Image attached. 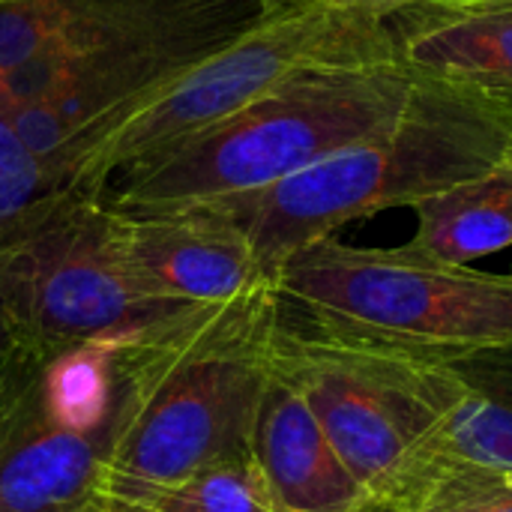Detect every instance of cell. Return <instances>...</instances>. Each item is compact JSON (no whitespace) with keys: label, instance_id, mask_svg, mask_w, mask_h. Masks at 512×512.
<instances>
[{"label":"cell","instance_id":"6da1fadb","mask_svg":"<svg viewBox=\"0 0 512 512\" xmlns=\"http://www.w3.org/2000/svg\"><path fill=\"white\" fill-rule=\"evenodd\" d=\"M273 288L186 309L114 351L117 408L99 477V507L132 504L198 471L252 456L270 378Z\"/></svg>","mask_w":512,"mask_h":512},{"label":"cell","instance_id":"7a4b0ae2","mask_svg":"<svg viewBox=\"0 0 512 512\" xmlns=\"http://www.w3.org/2000/svg\"><path fill=\"white\" fill-rule=\"evenodd\" d=\"M512 108L471 87L417 72L399 123L267 189L198 204L228 219L273 285L297 252L393 207H414L507 159ZM192 210V207H189Z\"/></svg>","mask_w":512,"mask_h":512},{"label":"cell","instance_id":"3957f363","mask_svg":"<svg viewBox=\"0 0 512 512\" xmlns=\"http://www.w3.org/2000/svg\"><path fill=\"white\" fill-rule=\"evenodd\" d=\"M402 60L303 72L216 126L117 171L102 189L114 213L189 210L267 189L345 147L384 135L411 102Z\"/></svg>","mask_w":512,"mask_h":512},{"label":"cell","instance_id":"277c9868","mask_svg":"<svg viewBox=\"0 0 512 512\" xmlns=\"http://www.w3.org/2000/svg\"><path fill=\"white\" fill-rule=\"evenodd\" d=\"M285 3L159 0L117 15L75 48L0 78V111L69 186L78 153Z\"/></svg>","mask_w":512,"mask_h":512},{"label":"cell","instance_id":"5b68a950","mask_svg":"<svg viewBox=\"0 0 512 512\" xmlns=\"http://www.w3.org/2000/svg\"><path fill=\"white\" fill-rule=\"evenodd\" d=\"M276 312L321 336L435 360L512 354V273L327 237L273 276Z\"/></svg>","mask_w":512,"mask_h":512},{"label":"cell","instance_id":"8992f818","mask_svg":"<svg viewBox=\"0 0 512 512\" xmlns=\"http://www.w3.org/2000/svg\"><path fill=\"white\" fill-rule=\"evenodd\" d=\"M381 60H399L390 21L336 0H288L78 153L69 186L102 195L117 171L216 126L303 72Z\"/></svg>","mask_w":512,"mask_h":512},{"label":"cell","instance_id":"52a82bcc","mask_svg":"<svg viewBox=\"0 0 512 512\" xmlns=\"http://www.w3.org/2000/svg\"><path fill=\"white\" fill-rule=\"evenodd\" d=\"M186 309L132 285L99 195L63 192L0 225V312L9 339L45 360L81 345L126 348Z\"/></svg>","mask_w":512,"mask_h":512},{"label":"cell","instance_id":"ba28073f","mask_svg":"<svg viewBox=\"0 0 512 512\" xmlns=\"http://www.w3.org/2000/svg\"><path fill=\"white\" fill-rule=\"evenodd\" d=\"M267 363L306 399L372 501L408 447L456 402L474 366V360L414 357L321 336L279 312L273 315Z\"/></svg>","mask_w":512,"mask_h":512},{"label":"cell","instance_id":"9c48e42d","mask_svg":"<svg viewBox=\"0 0 512 512\" xmlns=\"http://www.w3.org/2000/svg\"><path fill=\"white\" fill-rule=\"evenodd\" d=\"M108 213L114 252L132 285L150 300L207 309L273 288L249 240L204 207L147 216Z\"/></svg>","mask_w":512,"mask_h":512},{"label":"cell","instance_id":"30bf717a","mask_svg":"<svg viewBox=\"0 0 512 512\" xmlns=\"http://www.w3.org/2000/svg\"><path fill=\"white\" fill-rule=\"evenodd\" d=\"M42 366L12 339L0 354V512H96L105 444L48 417Z\"/></svg>","mask_w":512,"mask_h":512},{"label":"cell","instance_id":"8fae6325","mask_svg":"<svg viewBox=\"0 0 512 512\" xmlns=\"http://www.w3.org/2000/svg\"><path fill=\"white\" fill-rule=\"evenodd\" d=\"M480 360L456 402L408 447L375 512H417L456 483L512 474V378L477 369Z\"/></svg>","mask_w":512,"mask_h":512},{"label":"cell","instance_id":"7c38bea8","mask_svg":"<svg viewBox=\"0 0 512 512\" xmlns=\"http://www.w3.org/2000/svg\"><path fill=\"white\" fill-rule=\"evenodd\" d=\"M252 456L285 512H375L306 399L276 372L264 387Z\"/></svg>","mask_w":512,"mask_h":512},{"label":"cell","instance_id":"4fadbf2b","mask_svg":"<svg viewBox=\"0 0 512 512\" xmlns=\"http://www.w3.org/2000/svg\"><path fill=\"white\" fill-rule=\"evenodd\" d=\"M390 24L405 66L512 108V0L426 6Z\"/></svg>","mask_w":512,"mask_h":512},{"label":"cell","instance_id":"5bb4252c","mask_svg":"<svg viewBox=\"0 0 512 512\" xmlns=\"http://www.w3.org/2000/svg\"><path fill=\"white\" fill-rule=\"evenodd\" d=\"M417 231L405 243L408 252L471 267V261L512 246V165L462 180L411 207Z\"/></svg>","mask_w":512,"mask_h":512},{"label":"cell","instance_id":"9a60e30c","mask_svg":"<svg viewBox=\"0 0 512 512\" xmlns=\"http://www.w3.org/2000/svg\"><path fill=\"white\" fill-rule=\"evenodd\" d=\"M42 402L60 429L108 444L117 408L114 351L81 345L48 357L42 366Z\"/></svg>","mask_w":512,"mask_h":512},{"label":"cell","instance_id":"2e32d148","mask_svg":"<svg viewBox=\"0 0 512 512\" xmlns=\"http://www.w3.org/2000/svg\"><path fill=\"white\" fill-rule=\"evenodd\" d=\"M102 512H285L264 480L255 456L216 465L162 486L123 507H99Z\"/></svg>","mask_w":512,"mask_h":512},{"label":"cell","instance_id":"e0dca14e","mask_svg":"<svg viewBox=\"0 0 512 512\" xmlns=\"http://www.w3.org/2000/svg\"><path fill=\"white\" fill-rule=\"evenodd\" d=\"M63 192H72L66 180L21 141L12 120L0 111V225Z\"/></svg>","mask_w":512,"mask_h":512},{"label":"cell","instance_id":"ac0fdd59","mask_svg":"<svg viewBox=\"0 0 512 512\" xmlns=\"http://www.w3.org/2000/svg\"><path fill=\"white\" fill-rule=\"evenodd\" d=\"M417 512H512V474L456 483Z\"/></svg>","mask_w":512,"mask_h":512},{"label":"cell","instance_id":"d6986e66","mask_svg":"<svg viewBox=\"0 0 512 512\" xmlns=\"http://www.w3.org/2000/svg\"><path fill=\"white\" fill-rule=\"evenodd\" d=\"M342 6L360 9L366 15H375L381 21H393L402 12L411 9H426V6H462V3H477V0H336Z\"/></svg>","mask_w":512,"mask_h":512},{"label":"cell","instance_id":"ffe728a7","mask_svg":"<svg viewBox=\"0 0 512 512\" xmlns=\"http://www.w3.org/2000/svg\"><path fill=\"white\" fill-rule=\"evenodd\" d=\"M9 345V330H6V321H3V312H0V354L6 351Z\"/></svg>","mask_w":512,"mask_h":512},{"label":"cell","instance_id":"44dd1931","mask_svg":"<svg viewBox=\"0 0 512 512\" xmlns=\"http://www.w3.org/2000/svg\"><path fill=\"white\" fill-rule=\"evenodd\" d=\"M507 162L512 165V144H510V150H507Z\"/></svg>","mask_w":512,"mask_h":512},{"label":"cell","instance_id":"7402d4cb","mask_svg":"<svg viewBox=\"0 0 512 512\" xmlns=\"http://www.w3.org/2000/svg\"><path fill=\"white\" fill-rule=\"evenodd\" d=\"M96 512H102V510H96Z\"/></svg>","mask_w":512,"mask_h":512}]
</instances>
